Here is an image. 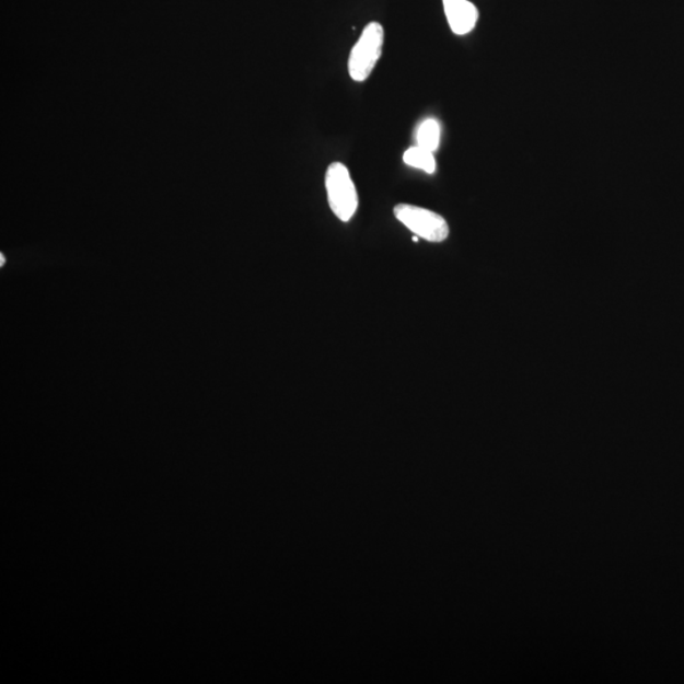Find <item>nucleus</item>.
I'll return each instance as SVG.
<instances>
[{"label": "nucleus", "mask_w": 684, "mask_h": 684, "mask_svg": "<svg viewBox=\"0 0 684 684\" xmlns=\"http://www.w3.org/2000/svg\"><path fill=\"white\" fill-rule=\"evenodd\" d=\"M326 192L328 206L337 219L348 222L356 215L359 198L348 167L341 163H333L326 172Z\"/></svg>", "instance_id": "f257e3e1"}, {"label": "nucleus", "mask_w": 684, "mask_h": 684, "mask_svg": "<svg viewBox=\"0 0 684 684\" xmlns=\"http://www.w3.org/2000/svg\"><path fill=\"white\" fill-rule=\"evenodd\" d=\"M384 28L381 23H369L350 53L348 69L356 82H364L372 74L383 53Z\"/></svg>", "instance_id": "f03ea898"}, {"label": "nucleus", "mask_w": 684, "mask_h": 684, "mask_svg": "<svg viewBox=\"0 0 684 684\" xmlns=\"http://www.w3.org/2000/svg\"><path fill=\"white\" fill-rule=\"evenodd\" d=\"M394 216L405 227L429 243H442L449 236V224L444 217L429 211V209L398 205L394 207Z\"/></svg>", "instance_id": "7ed1b4c3"}, {"label": "nucleus", "mask_w": 684, "mask_h": 684, "mask_svg": "<svg viewBox=\"0 0 684 684\" xmlns=\"http://www.w3.org/2000/svg\"><path fill=\"white\" fill-rule=\"evenodd\" d=\"M450 28L455 35L464 36L476 27L479 13L469 0H442Z\"/></svg>", "instance_id": "20e7f679"}, {"label": "nucleus", "mask_w": 684, "mask_h": 684, "mask_svg": "<svg viewBox=\"0 0 684 684\" xmlns=\"http://www.w3.org/2000/svg\"><path fill=\"white\" fill-rule=\"evenodd\" d=\"M440 136L441 128L438 120L425 119L417 130V147L434 152L439 149Z\"/></svg>", "instance_id": "39448f33"}, {"label": "nucleus", "mask_w": 684, "mask_h": 684, "mask_svg": "<svg viewBox=\"0 0 684 684\" xmlns=\"http://www.w3.org/2000/svg\"><path fill=\"white\" fill-rule=\"evenodd\" d=\"M405 164L416 169H420L428 174H433L437 171V160L433 158V152L420 147L409 148L404 155Z\"/></svg>", "instance_id": "423d86ee"}]
</instances>
